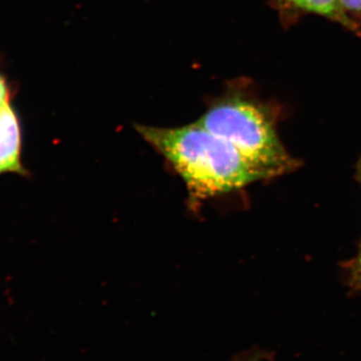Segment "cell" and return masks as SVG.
I'll list each match as a JSON object with an SVG mask.
<instances>
[{"instance_id": "1", "label": "cell", "mask_w": 361, "mask_h": 361, "mask_svg": "<svg viewBox=\"0 0 361 361\" xmlns=\"http://www.w3.org/2000/svg\"><path fill=\"white\" fill-rule=\"evenodd\" d=\"M137 130L182 177L195 201L265 179L232 144L200 123L171 129L137 126Z\"/></svg>"}, {"instance_id": "2", "label": "cell", "mask_w": 361, "mask_h": 361, "mask_svg": "<svg viewBox=\"0 0 361 361\" xmlns=\"http://www.w3.org/2000/svg\"><path fill=\"white\" fill-rule=\"evenodd\" d=\"M197 123L232 144L265 179L286 174L298 165L284 148L264 109L243 97L218 101Z\"/></svg>"}, {"instance_id": "3", "label": "cell", "mask_w": 361, "mask_h": 361, "mask_svg": "<svg viewBox=\"0 0 361 361\" xmlns=\"http://www.w3.org/2000/svg\"><path fill=\"white\" fill-rule=\"evenodd\" d=\"M21 152L23 135L20 118L11 104L7 80L0 73V175H25Z\"/></svg>"}, {"instance_id": "4", "label": "cell", "mask_w": 361, "mask_h": 361, "mask_svg": "<svg viewBox=\"0 0 361 361\" xmlns=\"http://www.w3.org/2000/svg\"><path fill=\"white\" fill-rule=\"evenodd\" d=\"M289 2L294 6L303 11H310L319 16H325L345 26L351 30H357V26L348 18V13L344 11L341 0H283Z\"/></svg>"}, {"instance_id": "5", "label": "cell", "mask_w": 361, "mask_h": 361, "mask_svg": "<svg viewBox=\"0 0 361 361\" xmlns=\"http://www.w3.org/2000/svg\"><path fill=\"white\" fill-rule=\"evenodd\" d=\"M348 281L353 290L361 291V245L353 260L346 265Z\"/></svg>"}, {"instance_id": "6", "label": "cell", "mask_w": 361, "mask_h": 361, "mask_svg": "<svg viewBox=\"0 0 361 361\" xmlns=\"http://www.w3.org/2000/svg\"><path fill=\"white\" fill-rule=\"evenodd\" d=\"M341 4L345 11L361 13V0H341Z\"/></svg>"}, {"instance_id": "7", "label": "cell", "mask_w": 361, "mask_h": 361, "mask_svg": "<svg viewBox=\"0 0 361 361\" xmlns=\"http://www.w3.org/2000/svg\"><path fill=\"white\" fill-rule=\"evenodd\" d=\"M261 353H251L239 355L235 361H260Z\"/></svg>"}, {"instance_id": "8", "label": "cell", "mask_w": 361, "mask_h": 361, "mask_svg": "<svg viewBox=\"0 0 361 361\" xmlns=\"http://www.w3.org/2000/svg\"><path fill=\"white\" fill-rule=\"evenodd\" d=\"M360 179H361V161H360Z\"/></svg>"}]
</instances>
